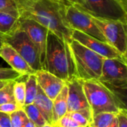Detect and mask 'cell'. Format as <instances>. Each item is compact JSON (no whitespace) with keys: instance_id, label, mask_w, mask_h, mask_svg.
<instances>
[{"instance_id":"cell-1","label":"cell","mask_w":127,"mask_h":127,"mask_svg":"<svg viewBox=\"0 0 127 127\" xmlns=\"http://www.w3.org/2000/svg\"><path fill=\"white\" fill-rule=\"evenodd\" d=\"M19 18L32 19L64 39H72V30L65 19V2L61 0H13Z\"/></svg>"},{"instance_id":"cell-2","label":"cell","mask_w":127,"mask_h":127,"mask_svg":"<svg viewBox=\"0 0 127 127\" xmlns=\"http://www.w3.org/2000/svg\"><path fill=\"white\" fill-rule=\"evenodd\" d=\"M42 70L55 75L65 83L76 78L74 63L69 43L49 30Z\"/></svg>"},{"instance_id":"cell-3","label":"cell","mask_w":127,"mask_h":127,"mask_svg":"<svg viewBox=\"0 0 127 127\" xmlns=\"http://www.w3.org/2000/svg\"><path fill=\"white\" fill-rule=\"evenodd\" d=\"M69 48L74 63L76 78L80 80H99L106 58L74 39L69 43Z\"/></svg>"},{"instance_id":"cell-4","label":"cell","mask_w":127,"mask_h":127,"mask_svg":"<svg viewBox=\"0 0 127 127\" xmlns=\"http://www.w3.org/2000/svg\"><path fill=\"white\" fill-rule=\"evenodd\" d=\"M82 85L93 115L100 112L118 113L127 109L98 80H82Z\"/></svg>"},{"instance_id":"cell-5","label":"cell","mask_w":127,"mask_h":127,"mask_svg":"<svg viewBox=\"0 0 127 127\" xmlns=\"http://www.w3.org/2000/svg\"><path fill=\"white\" fill-rule=\"evenodd\" d=\"M83 5L76 6L92 16L127 23V0H83Z\"/></svg>"},{"instance_id":"cell-6","label":"cell","mask_w":127,"mask_h":127,"mask_svg":"<svg viewBox=\"0 0 127 127\" xmlns=\"http://www.w3.org/2000/svg\"><path fill=\"white\" fill-rule=\"evenodd\" d=\"M4 42L10 45L35 71L42 70L38 50L26 32L19 25L10 33L4 35Z\"/></svg>"},{"instance_id":"cell-7","label":"cell","mask_w":127,"mask_h":127,"mask_svg":"<svg viewBox=\"0 0 127 127\" xmlns=\"http://www.w3.org/2000/svg\"><path fill=\"white\" fill-rule=\"evenodd\" d=\"M91 17L104 36L106 42L115 48L123 56L127 57V23L119 20L106 19L92 16Z\"/></svg>"},{"instance_id":"cell-8","label":"cell","mask_w":127,"mask_h":127,"mask_svg":"<svg viewBox=\"0 0 127 127\" xmlns=\"http://www.w3.org/2000/svg\"><path fill=\"white\" fill-rule=\"evenodd\" d=\"M65 19L71 30H77L106 42L104 36L92 20L91 16L76 5L65 2Z\"/></svg>"},{"instance_id":"cell-9","label":"cell","mask_w":127,"mask_h":127,"mask_svg":"<svg viewBox=\"0 0 127 127\" xmlns=\"http://www.w3.org/2000/svg\"><path fill=\"white\" fill-rule=\"evenodd\" d=\"M103 84L127 86V62L118 59H105L98 80Z\"/></svg>"},{"instance_id":"cell-10","label":"cell","mask_w":127,"mask_h":127,"mask_svg":"<svg viewBox=\"0 0 127 127\" xmlns=\"http://www.w3.org/2000/svg\"><path fill=\"white\" fill-rule=\"evenodd\" d=\"M71 36L72 39L77 41L83 45L100 54L106 59L118 58L127 62V57L123 56L115 48L111 46L107 42H103L77 30H72Z\"/></svg>"},{"instance_id":"cell-11","label":"cell","mask_w":127,"mask_h":127,"mask_svg":"<svg viewBox=\"0 0 127 127\" xmlns=\"http://www.w3.org/2000/svg\"><path fill=\"white\" fill-rule=\"evenodd\" d=\"M19 25L23 29L36 47L41 66L44 62L48 29L30 19H19Z\"/></svg>"},{"instance_id":"cell-12","label":"cell","mask_w":127,"mask_h":127,"mask_svg":"<svg viewBox=\"0 0 127 127\" xmlns=\"http://www.w3.org/2000/svg\"><path fill=\"white\" fill-rule=\"evenodd\" d=\"M68 86V112L90 108L83 91L82 80L74 78L66 82Z\"/></svg>"},{"instance_id":"cell-13","label":"cell","mask_w":127,"mask_h":127,"mask_svg":"<svg viewBox=\"0 0 127 127\" xmlns=\"http://www.w3.org/2000/svg\"><path fill=\"white\" fill-rule=\"evenodd\" d=\"M0 57L10 66V68L22 76L35 74L28 63L7 43L3 42L0 48Z\"/></svg>"},{"instance_id":"cell-14","label":"cell","mask_w":127,"mask_h":127,"mask_svg":"<svg viewBox=\"0 0 127 127\" xmlns=\"http://www.w3.org/2000/svg\"><path fill=\"white\" fill-rule=\"evenodd\" d=\"M35 75L39 86L52 100L58 95L65 85V81L44 70L36 71Z\"/></svg>"},{"instance_id":"cell-15","label":"cell","mask_w":127,"mask_h":127,"mask_svg":"<svg viewBox=\"0 0 127 127\" xmlns=\"http://www.w3.org/2000/svg\"><path fill=\"white\" fill-rule=\"evenodd\" d=\"M33 104L38 109L48 124H53V100H51L39 86Z\"/></svg>"},{"instance_id":"cell-16","label":"cell","mask_w":127,"mask_h":127,"mask_svg":"<svg viewBox=\"0 0 127 127\" xmlns=\"http://www.w3.org/2000/svg\"><path fill=\"white\" fill-rule=\"evenodd\" d=\"M68 86H64L61 92L53 100V124L68 112Z\"/></svg>"},{"instance_id":"cell-17","label":"cell","mask_w":127,"mask_h":127,"mask_svg":"<svg viewBox=\"0 0 127 127\" xmlns=\"http://www.w3.org/2000/svg\"><path fill=\"white\" fill-rule=\"evenodd\" d=\"M19 19L9 13L0 12V33L7 35L13 31L19 25Z\"/></svg>"},{"instance_id":"cell-18","label":"cell","mask_w":127,"mask_h":127,"mask_svg":"<svg viewBox=\"0 0 127 127\" xmlns=\"http://www.w3.org/2000/svg\"><path fill=\"white\" fill-rule=\"evenodd\" d=\"M25 106L32 104L35 99L37 92L38 83L35 74H29L27 76V79L25 81Z\"/></svg>"},{"instance_id":"cell-19","label":"cell","mask_w":127,"mask_h":127,"mask_svg":"<svg viewBox=\"0 0 127 127\" xmlns=\"http://www.w3.org/2000/svg\"><path fill=\"white\" fill-rule=\"evenodd\" d=\"M68 113L69 114L71 118H73L82 127H90L93 117V114L90 108H86L80 109L79 111Z\"/></svg>"},{"instance_id":"cell-20","label":"cell","mask_w":127,"mask_h":127,"mask_svg":"<svg viewBox=\"0 0 127 127\" xmlns=\"http://www.w3.org/2000/svg\"><path fill=\"white\" fill-rule=\"evenodd\" d=\"M22 109L25 111L28 118L33 122L36 127H42L48 124L34 104L32 103L26 105Z\"/></svg>"},{"instance_id":"cell-21","label":"cell","mask_w":127,"mask_h":127,"mask_svg":"<svg viewBox=\"0 0 127 127\" xmlns=\"http://www.w3.org/2000/svg\"><path fill=\"white\" fill-rule=\"evenodd\" d=\"M116 113L100 112L94 115L91 124L92 127H109L116 118Z\"/></svg>"},{"instance_id":"cell-22","label":"cell","mask_w":127,"mask_h":127,"mask_svg":"<svg viewBox=\"0 0 127 127\" xmlns=\"http://www.w3.org/2000/svg\"><path fill=\"white\" fill-rule=\"evenodd\" d=\"M16 80H10L0 89V105L16 102L13 96V84Z\"/></svg>"},{"instance_id":"cell-23","label":"cell","mask_w":127,"mask_h":127,"mask_svg":"<svg viewBox=\"0 0 127 127\" xmlns=\"http://www.w3.org/2000/svg\"><path fill=\"white\" fill-rule=\"evenodd\" d=\"M13 96L16 103L22 109L25 100V83L23 81L16 80L13 84Z\"/></svg>"},{"instance_id":"cell-24","label":"cell","mask_w":127,"mask_h":127,"mask_svg":"<svg viewBox=\"0 0 127 127\" xmlns=\"http://www.w3.org/2000/svg\"><path fill=\"white\" fill-rule=\"evenodd\" d=\"M9 115L12 127H22L28 119L23 109L13 112Z\"/></svg>"},{"instance_id":"cell-25","label":"cell","mask_w":127,"mask_h":127,"mask_svg":"<svg viewBox=\"0 0 127 127\" xmlns=\"http://www.w3.org/2000/svg\"><path fill=\"white\" fill-rule=\"evenodd\" d=\"M0 12L7 13L19 18L18 9L13 0H0Z\"/></svg>"},{"instance_id":"cell-26","label":"cell","mask_w":127,"mask_h":127,"mask_svg":"<svg viewBox=\"0 0 127 127\" xmlns=\"http://www.w3.org/2000/svg\"><path fill=\"white\" fill-rule=\"evenodd\" d=\"M23 77L11 68H0V80H17Z\"/></svg>"},{"instance_id":"cell-27","label":"cell","mask_w":127,"mask_h":127,"mask_svg":"<svg viewBox=\"0 0 127 127\" xmlns=\"http://www.w3.org/2000/svg\"><path fill=\"white\" fill-rule=\"evenodd\" d=\"M53 125L55 127H82L71 118L68 112L57 121L54 123Z\"/></svg>"},{"instance_id":"cell-28","label":"cell","mask_w":127,"mask_h":127,"mask_svg":"<svg viewBox=\"0 0 127 127\" xmlns=\"http://www.w3.org/2000/svg\"><path fill=\"white\" fill-rule=\"evenodd\" d=\"M22 108L16 103V102H11V103H7L0 105V112L3 113H6L10 115V113L16 112L17 110L21 109Z\"/></svg>"},{"instance_id":"cell-29","label":"cell","mask_w":127,"mask_h":127,"mask_svg":"<svg viewBox=\"0 0 127 127\" xmlns=\"http://www.w3.org/2000/svg\"><path fill=\"white\" fill-rule=\"evenodd\" d=\"M118 127H127V109H121L116 115Z\"/></svg>"},{"instance_id":"cell-30","label":"cell","mask_w":127,"mask_h":127,"mask_svg":"<svg viewBox=\"0 0 127 127\" xmlns=\"http://www.w3.org/2000/svg\"><path fill=\"white\" fill-rule=\"evenodd\" d=\"M0 127H12L10 115L0 112Z\"/></svg>"},{"instance_id":"cell-31","label":"cell","mask_w":127,"mask_h":127,"mask_svg":"<svg viewBox=\"0 0 127 127\" xmlns=\"http://www.w3.org/2000/svg\"><path fill=\"white\" fill-rule=\"evenodd\" d=\"M64 2H66V3H70V4H75V5H83V0H61Z\"/></svg>"},{"instance_id":"cell-32","label":"cell","mask_w":127,"mask_h":127,"mask_svg":"<svg viewBox=\"0 0 127 127\" xmlns=\"http://www.w3.org/2000/svg\"><path fill=\"white\" fill-rule=\"evenodd\" d=\"M22 127H36L33 122H31L29 119L27 120V121L24 124V125Z\"/></svg>"},{"instance_id":"cell-33","label":"cell","mask_w":127,"mask_h":127,"mask_svg":"<svg viewBox=\"0 0 127 127\" xmlns=\"http://www.w3.org/2000/svg\"><path fill=\"white\" fill-rule=\"evenodd\" d=\"M109 127H118V119L117 117L115 118V120L113 121V122L109 125Z\"/></svg>"},{"instance_id":"cell-34","label":"cell","mask_w":127,"mask_h":127,"mask_svg":"<svg viewBox=\"0 0 127 127\" xmlns=\"http://www.w3.org/2000/svg\"><path fill=\"white\" fill-rule=\"evenodd\" d=\"M8 81L10 80H0V89L2 88L4 85H6Z\"/></svg>"},{"instance_id":"cell-35","label":"cell","mask_w":127,"mask_h":127,"mask_svg":"<svg viewBox=\"0 0 127 127\" xmlns=\"http://www.w3.org/2000/svg\"><path fill=\"white\" fill-rule=\"evenodd\" d=\"M3 36H4V35L0 33V48H1V45H2V44L4 42V37Z\"/></svg>"},{"instance_id":"cell-36","label":"cell","mask_w":127,"mask_h":127,"mask_svg":"<svg viewBox=\"0 0 127 127\" xmlns=\"http://www.w3.org/2000/svg\"><path fill=\"white\" fill-rule=\"evenodd\" d=\"M54 127L53 124H46L45 125H44L43 127Z\"/></svg>"},{"instance_id":"cell-37","label":"cell","mask_w":127,"mask_h":127,"mask_svg":"<svg viewBox=\"0 0 127 127\" xmlns=\"http://www.w3.org/2000/svg\"><path fill=\"white\" fill-rule=\"evenodd\" d=\"M91 127V126H90V127Z\"/></svg>"},{"instance_id":"cell-38","label":"cell","mask_w":127,"mask_h":127,"mask_svg":"<svg viewBox=\"0 0 127 127\" xmlns=\"http://www.w3.org/2000/svg\"></svg>"}]
</instances>
